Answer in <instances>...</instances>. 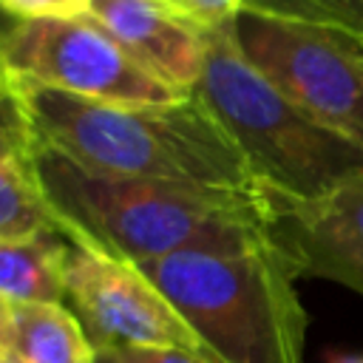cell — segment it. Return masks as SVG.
Instances as JSON below:
<instances>
[{"label":"cell","mask_w":363,"mask_h":363,"mask_svg":"<svg viewBox=\"0 0 363 363\" xmlns=\"http://www.w3.org/2000/svg\"><path fill=\"white\" fill-rule=\"evenodd\" d=\"M71 244L60 233L0 238V298L20 303H62Z\"/></svg>","instance_id":"30bf717a"},{"label":"cell","mask_w":363,"mask_h":363,"mask_svg":"<svg viewBox=\"0 0 363 363\" xmlns=\"http://www.w3.org/2000/svg\"><path fill=\"white\" fill-rule=\"evenodd\" d=\"M269 241L298 278H329L363 295V182L318 199L269 193Z\"/></svg>","instance_id":"ba28073f"},{"label":"cell","mask_w":363,"mask_h":363,"mask_svg":"<svg viewBox=\"0 0 363 363\" xmlns=\"http://www.w3.org/2000/svg\"><path fill=\"white\" fill-rule=\"evenodd\" d=\"M201 99L241 147L269 193L318 199L363 182V147L284 96L238 48L233 23L204 31Z\"/></svg>","instance_id":"277c9868"},{"label":"cell","mask_w":363,"mask_h":363,"mask_svg":"<svg viewBox=\"0 0 363 363\" xmlns=\"http://www.w3.org/2000/svg\"><path fill=\"white\" fill-rule=\"evenodd\" d=\"M57 233L31 159L0 156V238Z\"/></svg>","instance_id":"7c38bea8"},{"label":"cell","mask_w":363,"mask_h":363,"mask_svg":"<svg viewBox=\"0 0 363 363\" xmlns=\"http://www.w3.org/2000/svg\"><path fill=\"white\" fill-rule=\"evenodd\" d=\"M65 292L96 349H187L210 360L190 323L136 264L71 247L65 264Z\"/></svg>","instance_id":"52a82bcc"},{"label":"cell","mask_w":363,"mask_h":363,"mask_svg":"<svg viewBox=\"0 0 363 363\" xmlns=\"http://www.w3.org/2000/svg\"><path fill=\"white\" fill-rule=\"evenodd\" d=\"M14 82L37 142L91 173L216 190L261 187L199 91L164 105H113Z\"/></svg>","instance_id":"7a4b0ae2"},{"label":"cell","mask_w":363,"mask_h":363,"mask_svg":"<svg viewBox=\"0 0 363 363\" xmlns=\"http://www.w3.org/2000/svg\"><path fill=\"white\" fill-rule=\"evenodd\" d=\"M332 363H363V354H346V357H335Z\"/></svg>","instance_id":"ffe728a7"},{"label":"cell","mask_w":363,"mask_h":363,"mask_svg":"<svg viewBox=\"0 0 363 363\" xmlns=\"http://www.w3.org/2000/svg\"><path fill=\"white\" fill-rule=\"evenodd\" d=\"M34 150H37V136L26 116L17 82L0 62V156L31 159Z\"/></svg>","instance_id":"4fadbf2b"},{"label":"cell","mask_w":363,"mask_h":363,"mask_svg":"<svg viewBox=\"0 0 363 363\" xmlns=\"http://www.w3.org/2000/svg\"><path fill=\"white\" fill-rule=\"evenodd\" d=\"M11 354V303L0 298V357Z\"/></svg>","instance_id":"ac0fdd59"},{"label":"cell","mask_w":363,"mask_h":363,"mask_svg":"<svg viewBox=\"0 0 363 363\" xmlns=\"http://www.w3.org/2000/svg\"><path fill=\"white\" fill-rule=\"evenodd\" d=\"M241 54L298 108L363 147V31L244 6Z\"/></svg>","instance_id":"5b68a950"},{"label":"cell","mask_w":363,"mask_h":363,"mask_svg":"<svg viewBox=\"0 0 363 363\" xmlns=\"http://www.w3.org/2000/svg\"><path fill=\"white\" fill-rule=\"evenodd\" d=\"M91 0H0V9L23 23V20H45V17H85Z\"/></svg>","instance_id":"e0dca14e"},{"label":"cell","mask_w":363,"mask_h":363,"mask_svg":"<svg viewBox=\"0 0 363 363\" xmlns=\"http://www.w3.org/2000/svg\"><path fill=\"white\" fill-rule=\"evenodd\" d=\"M14 26H17V20H11V17H9V14L0 9V40H3V37H6V34L14 28Z\"/></svg>","instance_id":"d6986e66"},{"label":"cell","mask_w":363,"mask_h":363,"mask_svg":"<svg viewBox=\"0 0 363 363\" xmlns=\"http://www.w3.org/2000/svg\"><path fill=\"white\" fill-rule=\"evenodd\" d=\"M99 363H210L187 349H147V346H99Z\"/></svg>","instance_id":"2e32d148"},{"label":"cell","mask_w":363,"mask_h":363,"mask_svg":"<svg viewBox=\"0 0 363 363\" xmlns=\"http://www.w3.org/2000/svg\"><path fill=\"white\" fill-rule=\"evenodd\" d=\"M0 62L14 79L96 102L164 105L190 96L145 71L105 28L88 17L17 23L0 40Z\"/></svg>","instance_id":"8992f818"},{"label":"cell","mask_w":363,"mask_h":363,"mask_svg":"<svg viewBox=\"0 0 363 363\" xmlns=\"http://www.w3.org/2000/svg\"><path fill=\"white\" fill-rule=\"evenodd\" d=\"M139 269L170 298L213 363H303L298 272L267 238L244 250H182Z\"/></svg>","instance_id":"3957f363"},{"label":"cell","mask_w":363,"mask_h":363,"mask_svg":"<svg viewBox=\"0 0 363 363\" xmlns=\"http://www.w3.org/2000/svg\"><path fill=\"white\" fill-rule=\"evenodd\" d=\"M199 28H221L238 17L247 0H159Z\"/></svg>","instance_id":"9a60e30c"},{"label":"cell","mask_w":363,"mask_h":363,"mask_svg":"<svg viewBox=\"0 0 363 363\" xmlns=\"http://www.w3.org/2000/svg\"><path fill=\"white\" fill-rule=\"evenodd\" d=\"M244 6L261 9V11H275V14L337 23V26L363 31V0H247Z\"/></svg>","instance_id":"5bb4252c"},{"label":"cell","mask_w":363,"mask_h":363,"mask_svg":"<svg viewBox=\"0 0 363 363\" xmlns=\"http://www.w3.org/2000/svg\"><path fill=\"white\" fill-rule=\"evenodd\" d=\"M31 170L57 233L85 252L147 264L182 250H244L269 238L264 187L216 190L91 173L37 142Z\"/></svg>","instance_id":"6da1fadb"},{"label":"cell","mask_w":363,"mask_h":363,"mask_svg":"<svg viewBox=\"0 0 363 363\" xmlns=\"http://www.w3.org/2000/svg\"><path fill=\"white\" fill-rule=\"evenodd\" d=\"M0 363H20V360H14V357H0Z\"/></svg>","instance_id":"44dd1931"},{"label":"cell","mask_w":363,"mask_h":363,"mask_svg":"<svg viewBox=\"0 0 363 363\" xmlns=\"http://www.w3.org/2000/svg\"><path fill=\"white\" fill-rule=\"evenodd\" d=\"M9 357L20 363H99L88 329L62 303L11 306Z\"/></svg>","instance_id":"8fae6325"},{"label":"cell","mask_w":363,"mask_h":363,"mask_svg":"<svg viewBox=\"0 0 363 363\" xmlns=\"http://www.w3.org/2000/svg\"><path fill=\"white\" fill-rule=\"evenodd\" d=\"M88 20L105 28L145 71L179 94H196L204 74V28L159 0H91Z\"/></svg>","instance_id":"9c48e42d"}]
</instances>
